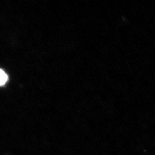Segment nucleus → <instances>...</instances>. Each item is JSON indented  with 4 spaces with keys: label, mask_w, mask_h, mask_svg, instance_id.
Listing matches in <instances>:
<instances>
[{
    "label": "nucleus",
    "mask_w": 155,
    "mask_h": 155,
    "mask_svg": "<svg viewBox=\"0 0 155 155\" xmlns=\"http://www.w3.org/2000/svg\"><path fill=\"white\" fill-rule=\"evenodd\" d=\"M7 80V75L3 70L0 69V86L6 84Z\"/></svg>",
    "instance_id": "f257e3e1"
}]
</instances>
